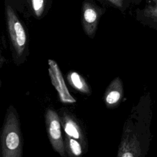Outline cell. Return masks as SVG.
<instances>
[{
  "label": "cell",
  "instance_id": "obj_2",
  "mask_svg": "<svg viewBox=\"0 0 157 157\" xmlns=\"http://www.w3.org/2000/svg\"><path fill=\"white\" fill-rule=\"evenodd\" d=\"M23 142L20 123L16 109L10 105L7 110L1 134V156L21 157Z\"/></svg>",
  "mask_w": 157,
  "mask_h": 157
},
{
  "label": "cell",
  "instance_id": "obj_6",
  "mask_svg": "<svg viewBox=\"0 0 157 157\" xmlns=\"http://www.w3.org/2000/svg\"><path fill=\"white\" fill-rule=\"evenodd\" d=\"M103 13L102 9L89 1L83 4L82 23L84 32L90 37H94L100 17Z\"/></svg>",
  "mask_w": 157,
  "mask_h": 157
},
{
  "label": "cell",
  "instance_id": "obj_5",
  "mask_svg": "<svg viewBox=\"0 0 157 157\" xmlns=\"http://www.w3.org/2000/svg\"><path fill=\"white\" fill-rule=\"evenodd\" d=\"M48 73L53 86L57 91L59 101L66 104H71L76 102V99L69 93L64 82L61 70L56 63L53 59L48 60Z\"/></svg>",
  "mask_w": 157,
  "mask_h": 157
},
{
  "label": "cell",
  "instance_id": "obj_3",
  "mask_svg": "<svg viewBox=\"0 0 157 157\" xmlns=\"http://www.w3.org/2000/svg\"><path fill=\"white\" fill-rule=\"evenodd\" d=\"M6 21L14 61L17 64L24 62L28 54V42L25 29L10 6L6 7Z\"/></svg>",
  "mask_w": 157,
  "mask_h": 157
},
{
  "label": "cell",
  "instance_id": "obj_8",
  "mask_svg": "<svg viewBox=\"0 0 157 157\" xmlns=\"http://www.w3.org/2000/svg\"><path fill=\"white\" fill-rule=\"evenodd\" d=\"M124 95L123 85L120 77L114 78L107 87L103 97L104 101L108 109H113L122 101Z\"/></svg>",
  "mask_w": 157,
  "mask_h": 157
},
{
  "label": "cell",
  "instance_id": "obj_9",
  "mask_svg": "<svg viewBox=\"0 0 157 157\" xmlns=\"http://www.w3.org/2000/svg\"><path fill=\"white\" fill-rule=\"evenodd\" d=\"M137 19L144 25L157 30V2L148 4L137 11Z\"/></svg>",
  "mask_w": 157,
  "mask_h": 157
},
{
  "label": "cell",
  "instance_id": "obj_11",
  "mask_svg": "<svg viewBox=\"0 0 157 157\" xmlns=\"http://www.w3.org/2000/svg\"><path fill=\"white\" fill-rule=\"evenodd\" d=\"M65 150L69 156H79L83 153V145L77 139L67 135L64 136Z\"/></svg>",
  "mask_w": 157,
  "mask_h": 157
},
{
  "label": "cell",
  "instance_id": "obj_10",
  "mask_svg": "<svg viewBox=\"0 0 157 157\" xmlns=\"http://www.w3.org/2000/svg\"><path fill=\"white\" fill-rule=\"evenodd\" d=\"M67 80L69 85L77 91L82 94L90 95V88L84 77L79 73L75 71L69 72L67 74Z\"/></svg>",
  "mask_w": 157,
  "mask_h": 157
},
{
  "label": "cell",
  "instance_id": "obj_4",
  "mask_svg": "<svg viewBox=\"0 0 157 157\" xmlns=\"http://www.w3.org/2000/svg\"><path fill=\"white\" fill-rule=\"evenodd\" d=\"M45 122L48 139L53 149L61 156H66L64 140L61 132L59 115L52 108H48L45 113Z\"/></svg>",
  "mask_w": 157,
  "mask_h": 157
},
{
  "label": "cell",
  "instance_id": "obj_7",
  "mask_svg": "<svg viewBox=\"0 0 157 157\" xmlns=\"http://www.w3.org/2000/svg\"><path fill=\"white\" fill-rule=\"evenodd\" d=\"M59 117L65 135L77 139L83 145L84 148H86L85 133L75 117L63 109L60 110Z\"/></svg>",
  "mask_w": 157,
  "mask_h": 157
},
{
  "label": "cell",
  "instance_id": "obj_13",
  "mask_svg": "<svg viewBox=\"0 0 157 157\" xmlns=\"http://www.w3.org/2000/svg\"><path fill=\"white\" fill-rule=\"evenodd\" d=\"M107 1L117 8L121 9L123 7L124 0H107Z\"/></svg>",
  "mask_w": 157,
  "mask_h": 157
},
{
  "label": "cell",
  "instance_id": "obj_12",
  "mask_svg": "<svg viewBox=\"0 0 157 157\" xmlns=\"http://www.w3.org/2000/svg\"><path fill=\"white\" fill-rule=\"evenodd\" d=\"M31 4L35 16L40 18L43 14L45 9L44 0H31Z\"/></svg>",
  "mask_w": 157,
  "mask_h": 157
},
{
  "label": "cell",
  "instance_id": "obj_1",
  "mask_svg": "<svg viewBox=\"0 0 157 157\" xmlns=\"http://www.w3.org/2000/svg\"><path fill=\"white\" fill-rule=\"evenodd\" d=\"M153 105L151 94L144 93L131 110L125 122L118 157H144L148 153L151 142V124Z\"/></svg>",
  "mask_w": 157,
  "mask_h": 157
},
{
  "label": "cell",
  "instance_id": "obj_14",
  "mask_svg": "<svg viewBox=\"0 0 157 157\" xmlns=\"http://www.w3.org/2000/svg\"><path fill=\"white\" fill-rule=\"evenodd\" d=\"M151 2H154V3H156L157 2V0H151Z\"/></svg>",
  "mask_w": 157,
  "mask_h": 157
}]
</instances>
